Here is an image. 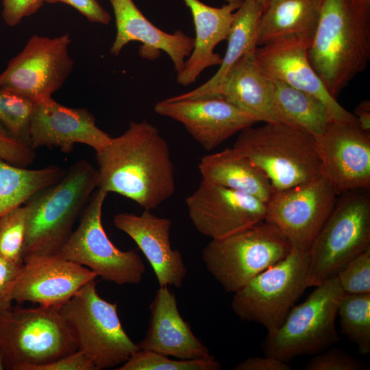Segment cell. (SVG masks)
<instances>
[{
  "label": "cell",
  "instance_id": "obj_1",
  "mask_svg": "<svg viewBox=\"0 0 370 370\" xmlns=\"http://www.w3.org/2000/svg\"><path fill=\"white\" fill-rule=\"evenodd\" d=\"M97 188L130 199L145 210L156 208L175 192L169 147L146 121L130 122L97 153Z\"/></svg>",
  "mask_w": 370,
  "mask_h": 370
},
{
  "label": "cell",
  "instance_id": "obj_2",
  "mask_svg": "<svg viewBox=\"0 0 370 370\" xmlns=\"http://www.w3.org/2000/svg\"><path fill=\"white\" fill-rule=\"evenodd\" d=\"M308 60L336 99L370 59V0H323Z\"/></svg>",
  "mask_w": 370,
  "mask_h": 370
},
{
  "label": "cell",
  "instance_id": "obj_3",
  "mask_svg": "<svg viewBox=\"0 0 370 370\" xmlns=\"http://www.w3.org/2000/svg\"><path fill=\"white\" fill-rule=\"evenodd\" d=\"M97 188V169L88 161L73 163L64 177L25 204L27 227L23 261L53 256L73 232V225Z\"/></svg>",
  "mask_w": 370,
  "mask_h": 370
},
{
  "label": "cell",
  "instance_id": "obj_4",
  "mask_svg": "<svg viewBox=\"0 0 370 370\" xmlns=\"http://www.w3.org/2000/svg\"><path fill=\"white\" fill-rule=\"evenodd\" d=\"M232 148L267 176L274 191L295 186L322 173L314 136L284 123L246 127Z\"/></svg>",
  "mask_w": 370,
  "mask_h": 370
},
{
  "label": "cell",
  "instance_id": "obj_5",
  "mask_svg": "<svg viewBox=\"0 0 370 370\" xmlns=\"http://www.w3.org/2000/svg\"><path fill=\"white\" fill-rule=\"evenodd\" d=\"M0 350L5 369L31 370L77 350L73 332L55 306L0 312Z\"/></svg>",
  "mask_w": 370,
  "mask_h": 370
},
{
  "label": "cell",
  "instance_id": "obj_6",
  "mask_svg": "<svg viewBox=\"0 0 370 370\" xmlns=\"http://www.w3.org/2000/svg\"><path fill=\"white\" fill-rule=\"evenodd\" d=\"M370 189L337 195L334 206L308 252V284L336 276L352 259L370 248Z\"/></svg>",
  "mask_w": 370,
  "mask_h": 370
},
{
  "label": "cell",
  "instance_id": "obj_7",
  "mask_svg": "<svg viewBox=\"0 0 370 370\" xmlns=\"http://www.w3.org/2000/svg\"><path fill=\"white\" fill-rule=\"evenodd\" d=\"M315 287L303 303L292 307L278 329L267 333L261 345L264 355L287 362L315 355L339 341L335 319L345 293L336 276Z\"/></svg>",
  "mask_w": 370,
  "mask_h": 370
},
{
  "label": "cell",
  "instance_id": "obj_8",
  "mask_svg": "<svg viewBox=\"0 0 370 370\" xmlns=\"http://www.w3.org/2000/svg\"><path fill=\"white\" fill-rule=\"evenodd\" d=\"M291 249L284 233L264 220L225 238L211 240L202 251V260L225 291L235 293L284 259Z\"/></svg>",
  "mask_w": 370,
  "mask_h": 370
},
{
  "label": "cell",
  "instance_id": "obj_9",
  "mask_svg": "<svg viewBox=\"0 0 370 370\" xmlns=\"http://www.w3.org/2000/svg\"><path fill=\"white\" fill-rule=\"evenodd\" d=\"M82 352L97 370L125 362L139 350L122 326L117 303L99 296L95 280L83 286L59 307Z\"/></svg>",
  "mask_w": 370,
  "mask_h": 370
},
{
  "label": "cell",
  "instance_id": "obj_10",
  "mask_svg": "<svg viewBox=\"0 0 370 370\" xmlns=\"http://www.w3.org/2000/svg\"><path fill=\"white\" fill-rule=\"evenodd\" d=\"M307 251L292 248L282 260L234 293L231 307L240 319L261 324L272 332L283 323L308 288Z\"/></svg>",
  "mask_w": 370,
  "mask_h": 370
},
{
  "label": "cell",
  "instance_id": "obj_11",
  "mask_svg": "<svg viewBox=\"0 0 370 370\" xmlns=\"http://www.w3.org/2000/svg\"><path fill=\"white\" fill-rule=\"evenodd\" d=\"M107 195L99 188L92 194L79 225L55 255L86 266L104 280L118 285L137 284L145 272L141 257L134 250L118 249L103 228L102 208Z\"/></svg>",
  "mask_w": 370,
  "mask_h": 370
},
{
  "label": "cell",
  "instance_id": "obj_12",
  "mask_svg": "<svg viewBox=\"0 0 370 370\" xmlns=\"http://www.w3.org/2000/svg\"><path fill=\"white\" fill-rule=\"evenodd\" d=\"M70 43L68 34L55 38L32 36L0 74V88L34 103L52 97L73 70Z\"/></svg>",
  "mask_w": 370,
  "mask_h": 370
},
{
  "label": "cell",
  "instance_id": "obj_13",
  "mask_svg": "<svg viewBox=\"0 0 370 370\" xmlns=\"http://www.w3.org/2000/svg\"><path fill=\"white\" fill-rule=\"evenodd\" d=\"M337 195L323 173L295 186L274 191L265 221L277 226L292 248L308 251L330 214Z\"/></svg>",
  "mask_w": 370,
  "mask_h": 370
},
{
  "label": "cell",
  "instance_id": "obj_14",
  "mask_svg": "<svg viewBox=\"0 0 370 370\" xmlns=\"http://www.w3.org/2000/svg\"><path fill=\"white\" fill-rule=\"evenodd\" d=\"M195 229L212 240L221 239L264 221L267 204L202 178L185 199Z\"/></svg>",
  "mask_w": 370,
  "mask_h": 370
},
{
  "label": "cell",
  "instance_id": "obj_15",
  "mask_svg": "<svg viewBox=\"0 0 370 370\" xmlns=\"http://www.w3.org/2000/svg\"><path fill=\"white\" fill-rule=\"evenodd\" d=\"M314 138L322 173L337 195L370 189V132L356 124L333 120Z\"/></svg>",
  "mask_w": 370,
  "mask_h": 370
},
{
  "label": "cell",
  "instance_id": "obj_16",
  "mask_svg": "<svg viewBox=\"0 0 370 370\" xmlns=\"http://www.w3.org/2000/svg\"><path fill=\"white\" fill-rule=\"evenodd\" d=\"M154 110L182 123L208 151L259 122L219 95L183 99L170 97L156 103Z\"/></svg>",
  "mask_w": 370,
  "mask_h": 370
},
{
  "label": "cell",
  "instance_id": "obj_17",
  "mask_svg": "<svg viewBox=\"0 0 370 370\" xmlns=\"http://www.w3.org/2000/svg\"><path fill=\"white\" fill-rule=\"evenodd\" d=\"M312 40L299 36L280 38L258 47L255 55L273 77L321 101L334 121L356 124V117L328 92L308 57Z\"/></svg>",
  "mask_w": 370,
  "mask_h": 370
},
{
  "label": "cell",
  "instance_id": "obj_18",
  "mask_svg": "<svg viewBox=\"0 0 370 370\" xmlns=\"http://www.w3.org/2000/svg\"><path fill=\"white\" fill-rule=\"evenodd\" d=\"M97 277L89 269L56 255L34 256L23 261L12 298L59 308Z\"/></svg>",
  "mask_w": 370,
  "mask_h": 370
},
{
  "label": "cell",
  "instance_id": "obj_19",
  "mask_svg": "<svg viewBox=\"0 0 370 370\" xmlns=\"http://www.w3.org/2000/svg\"><path fill=\"white\" fill-rule=\"evenodd\" d=\"M30 147H57L71 153L76 143L92 147L96 153L110 143L112 137L96 124L93 114L84 108L64 106L52 97L35 103Z\"/></svg>",
  "mask_w": 370,
  "mask_h": 370
},
{
  "label": "cell",
  "instance_id": "obj_20",
  "mask_svg": "<svg viewBox=\"0 0 370 370\" xmlns=\"http://www.w3.org/2000/svg\"><path fill=\"white\" fill-rule=\"evenodd\" d=\"M115 16L116 34L110 53L118 56L129 42L142 43L139 53L154 59L160 51L173 62L177 75L182 72L186 59L194 48V38L181 30L169 34L156 27L139 10L132 0H109Z\"/></svg>",
  "mask_w": 370,
  "mask_h": 370
},
{
  "label": "cell",
  "instance_id": "obj_21",
  "mask_svg": "<svg viewBox=\"0 0 370 370\" xmlns=\"http://www.w3.org/2000/svg\"><path fill=\"white\" fill-rule=\"evenodd\" d=\"M114 226L127 234L143 251L154 271L160 286L181 287L187 270L180 251L170 241L172 222L150 210L140 214L123 212L114 217Z\"/></svg>",
  "mask_w": 370,
  "mask_h": 370
},
{
  "label": "cell",
  "instance_id": "obj_22",
  "mask_svg": "<svg viewBox=\"0 0 370 370\" xmlns=\"http://www.w3.org/2000/svg\"><path fill=\"white\" fill-rule=\"evenodd\" d=\"M149 309L148 330L143 339L136 344L139 350L181 360L214 357L182 317L176 297L167 286H160L157 290Z\"/></svg>",
  "mask_w": 370,
  "mask_h": 370
},
{
  "label": "cell",
  "instance_id": "obj_23",
  "mask_svg": "<svg viewBox=\"0 0 370 370\" xmlns=\"http://www.w3.org/2000/svg\"><path fill=\"white\" fill-rule=\"evenodd\" d=\"M183 1L193 16L195 38L194 48L176 80L178 84L188 86L195 82L206 69L220 65L222 58L214 52V48L227 40L234 13L243 0H225L220 8L209 6L199 0Z\"/></svg>",
  "mask_w": 370,
  "mask_h": 370
},
{
  "label": "cell",
  "instance_id": "obj_24",
  "mask_svg": "<svg viewBox=\"0 0 370 370\" xmlns=\"http://www.w3.org/2000/svg\"><path fill=\"white\" fill-rule=\"evenodd\" d=\"M272 94V77L259 63L254 51L230 69L212 95L224 97L258 121L276 123Z\"/></svg>",
  "mask_w": 370,
  "mask_h": 370
},
{
  "label": "cell",
  "instance_id": "obj_25",
  "mask_svg": "<svg viewBox=\"0 0 370 370\" xmlns=\"http://www.w3.org/2000/svg\"><path fill=\"white\" fill-rule=\"evenodd\" d=\"M198 167L203 179L254 197L265 204L274 193L267 176L233 148L202 157Z\"/></svg>",
  "mask_w": 370,
  "mask_h": 370
},
{
  "label": "cell",
  "instance_id": "obj_26",
  "mask_svg": "<svg viewBox=\"0 0 370 370\" xmlns=\"http://www.w3.org/2000/svg\"><path fill=\"white\" fill-rule=\"evenodd\" d=\"M262 11V5L255 0H243L234 13L227 38V49L217 73L195 89L171 98L183 99L212 95L230 69L258 47V29Z\"/></svg>",
  "mask_w": 370,
  "mask_h": 370
},
{
  "label": "cell",
  "instance_id": "obj_27",
  "mask_svg": "<svg viewBox=\"0 0 370 370\" xmlns=\"http://www.w3.org/2000/svg\"><path fill=\"white\" fill-rule=\"evenodd\" d=\"M323 0H269L260 18L257 45L288 36L312 40Z\"/></svg>",
  "mask_w": 370,
  "mask_h": 370
},
{
  "label": "cell",
  "instance_id": "obj_28",
  "mask_svg": "<svg viewBox=\"0 0 370 370\" xmlns=\"http://www.w3.org/2000/svg\"><path fill=\"white\" fill-rule=\"evenodd\" d=\"M272 79V108L276 121L314 137L323 134L333 121L323 103L306 92L273 77Z\"/></svg>",
  "mask_w": 370,
  "mask_h": 370
},
{
  "label": "cell",
  "instance_id": "obj_29",
  "mask_svg": "<svg viewBox=\"0 0 370 370\" xmlns=\"http://www.w3.org/2000/svg\"><path fill=\"white\" fill-rule=\"evenodd\" d=\"M66 170L57 165L27 169L0 159V217L60 181Z\"/></svg>",
  "mask_w": 370,
  "mask_h": 370
},
{
  "label": "cell",
  "instance_id": "obj_30",
  "mask_svg": "<svg viewBox=\"0 0 370 370\" xmlns=\"http://www.w3.org/2000/svg\"><path fill=\"white\" fill-rule=\"evenodd\" d=\"M341 333L354 343L361 354L370 352V293L346 294L337 310Z\"/></svg>",
  "mask_w": 370,
  "mask_h": 370
},
{
  "label": "cell",
  "instance_id": "obj_31",
  "mask_svg": "<svg viewBox=\"0 0 370 370\" xmlns=\"http://www.w3.org/2000/svg\"><path fill=\"white\" fill-rule=\"evenodd\" d=\"M34 104L27 98L0 88V134L30 147Z\"/></svg>",
  "mask_w": 370,
  "mask_h": 370
},
{
  "label": "cell",
  "instance_id": "obj_32",
  "mask_svg": "<svg viewBox=\"0 0 370 370\" xmlns=\"http://www.w3.org/2000/svg\"><path fill=\"white\" fill-rule=\"evenodd\" d=\"M221 363L210 358L171 360L153 352L138 350L118 370H219Z\"/></svg>",
  "mask_w": 370,
  "mask_h": 370
},
{
  "label": "cell",
  "instance_id": "obj_33",
  "mask_svg": "<svg viewBox=\"0 0 370 370\" xmlns=\"http://www.w3.org/2000/svg\"><path fill=\"white\" fill-rule=\"evenodd\" d=\"M27 227V208L16 207L0 217V256L16 263H23V247Z\"/></svg>",
  "mask_w": 370,
  "mask_h": 370
},
{
  "label": "cell",
  "instance_id": "obj_34",
  "mask_svg": "<svg viewBox=\"0 0 370 370\" xmlns=\"http://www.w3.org/2000/svg\"><path fill=\"white\" fill-rule=\"evenodd\" d=\"M336 276L345 293H370V248L349 260Z\"/></svg>",
  "mask_w": 370,
  "mask_h": 370
},
{
  "label": "cell",
  "instance_id": "obj_35",
  "mask_svg": "<svg viewBox=\"0 0 370 370\" xmlns=\"http://www.w3.org/2000/svg\"><path fill=\"white\" fill-rule=\"evenodd\" d=\"M365 365L348 354L337 349H327L311 358L305 365V370H363Z\"/></svg>",
  "mask_w": 370,
  "mask_h": 370
},
{
  "label": "cell",
  "instance_id": "obj_36",
  "mask_svg": "<svg viewBox=\"0 0 370 370\" xmlns=\"http://www.w3.org/2000/svg\"><path fill=\"white\" fill-rule=\"evenodd\" d=\"M35 158V151L29 145L0 134V159L26 168Z\"/></svg>",
  "mask_w": 370,
  "mask_h": 370
},
{
  "label": "cell",
  "instance_id": "obj_37",
  "mask_svg": "<svg viewBox=\"0 0 370 370\" xmlns=\"http://www.w3.org/2000/svg\"><path fill=\"white\" fill-rule=\"evenodd\" d=\"M23 264L0 256V312L12 309V292Z\"/></svg>",
  "mask_w": 370,
  "mask_h": 370
},
{
  "label": "cell",
  "instance_id": "obj_38",
  "mask_svg": "<svg viewBox=\"0 0 370 370\" xmlns=\"http://www.w3.org/2000/svg\"><path fill=\"white\" fill-rule=\"evenodd\" d=\"M43 3L42 0H2L3 19L8 26H16L23 18L36 13Z\"/></svg>",
  "mask_w": 370,
  "mask_h": 370
},
{
  "label": "cell",
  "instance_id": "obj_39",
  "mask_svg": "<svg viewBox=\"0 0 370 370\" xmlns=\"http://www.w3.org/2000/svg\"><path fill=\"white\" fill-rule=\"evenodd\" d=\"M31 370H97L93 362L81 351L77 350L54 361Z\"/></svg>",
  "mask_w": 370,
  "mask_h": 370
},
{
  "label": "cell",
  "instance_id": "obj_40",
  "mask_svg": "<svg viewBox=\"0 0 370 370\" xmlns=\"http://www.w3.org/2000/svg\"><path fill=\"white\" fill-rule=\"evenodd\" d=\"M44 3L68 4L84 15L89 22L108 25L111 17L97 0H42Z\"/></svg>",
  "mask_w": 370,
  "mask_h": 370
},
{
  "label": "cell",
  "instance_id": "obj_41",
  "mask_svg": "<svg viewBox=\"0 0 370 370\" xmlns=\"http://www.w3.org/2000/svg\"><path fill=\"white\" fill-rule=\"evenodd\" d=\"M234 370H291L286 362L276 358L264 356L250 357L239 362Z\"/></svg>",
  "mask_w": 370,
  "mask_h": 370
},
{
  "label": "cell",
  "instance_id": "obj_42",
  "mask_svg": "<svg viewBox=\"0 0 370 370\" xmlns=\"http://www.w3.org/2000/svg\"><path fill=\"white\" fill-rule=\"evenodd\" d=\"M358 126L364 131L370 132V101H361L354 110Z\"/></svg>",
  "mask_w": 370,
  "mask_h": 370
},
{
  "label": "cell",
  "instance_id": "obj_43",
  "mask_svg": "<svg viewBox=\"0 0 370 370\" xmlns=\"http://www.w3.org/2000/svg\"><path fill=\"white\" fill-rule=\"evenodd\" d=\"M5 369L3 354L0 350V370Z\"/></svg>",
  "mask_w": 370,
  "mask_h": 370
},
{
  "label": "cell",
  "instance_id": "obj_44",
  "mask_svg": "<svg viewBox=\"0 0 370 370\" xmlns=\"http://www.w3.org/2000/svg\"><path fill=\"white\" fill-rule=\"evenodd\" d=\"M256 2H258V3H260V5H262V7H264L266 3L269 1V0H255Z\"/></svg>",
  "mask_w": 370,
  "mask_h": 370
}]
</instances>
